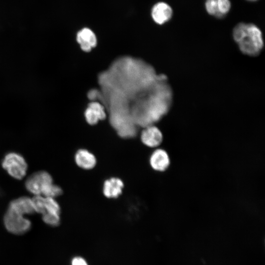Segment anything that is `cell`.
<instances>
[{"label": "cell", "instance_id": "cell-12", "mask_svg": "<svg viewBox=\"0 0 265 265\" xmlns=\"http://www.w3.org/2000/svg\"><path fill=\"white\" fill-rule=\"evenodd\" d=\"M77 40L81 49L86 52H90L97 44L95 33L88 28H83L78 32Z\"/></svg>", "mask_w": 265, "mask_h": 265}, {"label": "cell", "instance_id": "cell-11", "mask_svg": "<svg viewBox=\"0 0 265 265\" xmlns=\"http://www.w3.org/2000/svg\"><path fill=\"white\" fill-rule=\"evenodd\" d=\"M172 15V9L166 3L158 2L156 4L152 10V17L154 21L159 25H162L168 22Z\"/></svg>", "mask_w": 265, "mask_h": 265}, {"label": "cell", "instance_id": "cell-9", "mask_svg": "<svg viewBox=\"0 0 265 265\" xmlns=\"http://www.w3.org/2000/svg\"><path fill=\"white\" fill-rule=\"evenodd\" d=\"M149 162L152 168L155 170L163 171L168 167L170 159L165 150L157 149L151 155Z\"/></svg>", "mask_w": 265, "mask_h": 265}, {"label": "cell", "instance_id": "cell-17", "mask_svg": "<svg viewBox=\"0 0 265 265\" xmlns=\"http://www.w3.org/2000/svg\"><path fill=\"white\" fill-rule=\"evenodd\" d=\"M248 0L253 1V0Z\"/></svg>", "mask_w": 265, "mask_h": 265}, {"label": "cell", "instance_id": "cell-14", "mask_svg": "<svg viewBox=\"0 0 265 265\" xmlns=\"http://www.w3.org/2000/svg\"><path fill=\"white\" fill-rule=\"evenodd\" d=\"M217 17H222L230 10L231 3L229 0H216Z\"/></svg>", "mask_w": 265, "mask_h": 265}, {"label": "cell", "instance_id": "cell-8", "mask_svg": "<svg viewBox=\"0 0 265 265\" xmlns=\"http://www.w3.org/2000/svg\"><path fill=\"white\" fill-rule=\"evenodd\" d=\"M124 186V183L121 179L111 177L105 181L103 192L108 198H117L122 194Z\"/></svg>", "mask_w": 265, "mask_h": 265}, {"label": "cell", "instance_id": "cell-4", "mask_svg": "<svg viewBox=\"0 0 265 265\" xmlns=\"http://www.w3.org/2000/svg\"><path fill=\"white\" fill-rule=\"evenodd\" d=\"M1 166L9 176L18 180L25 177L28 169L25 158L16 152L7 153L2 159Z\"/></svg>", "mask_w": 265, "mask_h": 265}, {"label": "cell", "instance_id": "cell-2", "mask_svg": "<svg viewBox=\"0 0 265 265\" xmlns=\"http://www.w3.org/2000/svg\"><path fill=\"white\" fill-rule=\"evenodd\" d=\"M25 186L33 196L56 198L62 194L61 187L54 183L52 175L45 170L38 171L29 175L25 181Z\"/></svg>", "mask_w": 265, "mask_h": 265}, {"label": "cell", "instance_id": "cell-13", "mask_svg": "<svg viewBox=\"0 0 265 265\" xmlns=\"http://www.w3.org/2000/svg\"><path fill=\"white\" fill-rule=\"evenodd\" d=\"M8 207L17 210L25 215H30L35 213L32 198L23 196L11 201Z\"/></svg>", "mask_w": 265, "mask_h": 265}, {"label": "cell", "instance_id": "cell-15", "mask_svg": "<svg viewBox=\"0 0 265 265\" xmlns=\"http://www.w3.org/2000/svg\"><path fill=\"white\" fill-rule=\"evenodd\" d=\"M205 7L207 12L212 15L217 17V9L216 0H206Z\"/></svg>", "mask_w": 265, "mask_h": 265}, {"label": "cell", "instance_id": "cell-7", "mask_svg": "<svg viewBox=\"0 0 265 265\" xmlns=\"http://www.w3.org/2000/svg\"><path fill=\"white\" fill-rule=\"evenodd\" d=\"M84 115L87 122L91 125L97 124L106 117L104 107L97 102H92L88 105Z\"/></svg>", "mask_w": 265, "mask_h": 265}, {"label": "cell", "instance_id": "cell-3", "mask_svg": "<svg viewBox=\"0 0 265 265\" xmlns=\"http://www.w3.org/2000/svg\"><path fill=\"white\" fill-rule=\"evenodd\" d=\"M32 200L35 213L41 214L46 224L57 226L60 224L61 209L55 198L34 196Z\"/></svg>", "mask_w": 265, "mask_h": 265}, {"label": "cell", "instance_id": "cell-16", "mask_svg": "<svg viewBox=\"0 0 265 265\" xmlns=\"http://www.w3.org/2000/svg\"><path fill=\"white\" fill-rule=\"evenodd\" d=\"M71 265H88L86 261L80 257L74 258L71 262Z\"/></svg>", "mask_w": 265, "mask_h": 265}, {"label": "cell", "instance_id": "cell-6", "mask_svg": "<svg viewBox=\"0 0 265 265\" xmlns=\"http://www.w3.org/2000/svg\"><path fill=\"white\" fill-rule=\"evenodd\" d=\"M140 134L143 144L147 147L154 148L159 146L162 142L163 136L159 129L154 125L144 127Z\"/></svg>", "mask_w": 265, "mask_h": 265}, {"label": "cell", "instance_id": "cell-5", "mask_svg": "<svg viewBox=\"0 0 265 265\" xmlns=\"http://www.w3.org/2000/svg\"><path fill=\"white\" fill-rule=\"evenodd\" d=\"M23 213L8 207L3 216L6 229L13 234L20 235L27 232L31 227V221Z\"/></svg>", "mask_w": 265, "mask_h": 265}, {"label": "cell", "instance_id": "cell-10", "mask_svg": "<svg viewBox=\"0 0 265 265\" xmlns=\"http://www.w3.org/2000/svg\"><path fill=\"white\" fill-rule=\"evenodd\" d=\"M74 159L76 164L85 170L92 169L97 163V159L94 155L85 149H80L77 151Z\"/></svg>", "mask_w": 265, "mask_h": 265}, {"label": "cell", "instance_id": "cell-1", "mask_svg": "<svg viewBox=\"0 0 265 265\" xmlns=\"http://www.w3.org/2000/svg\"><path fill=\"white\" fill-rule=\"evenodd\" d=\"M233 36L240 52L246 55L257 56L264 48L262 31L253 24L239 23L233 29Z\"/></svg>", "mask_w": 265, "mask_h": 265}]
</instances>
